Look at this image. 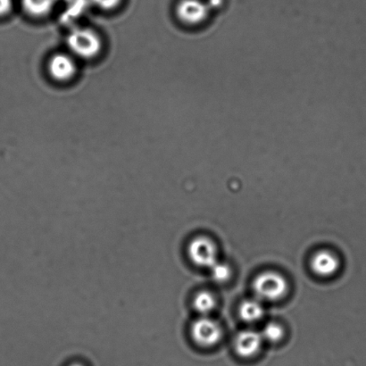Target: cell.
I'll return each instance as SVG.
<instances>
[{
	"label": "cell",
	"mask_w": 366,
	"mask_h": 366,
	"mask_svg": "<svg viewBox=\"0 0 366 366\" xmlns=\"http://www.w3.org/2000/svg\"><path fill=\"white\" fill-rule=\"evenodd\" d=\"M67 41L71 52L80 58H93L100 54L102 48L100 36L89 28L72 29Z\"/></svg>",
	"instance_id": "obj_1"
},
{
	"label": "cell",
	"mask_w": 366,
	"mask_h": 366,
	"mask_svg": "<svg viewBox=\"0 0 366 366\" xmlns=\"http://www.w3.org/2000/svg\"><path fill=\"white\" fill-rule=\"evenodd\" d=\"M253 289L259 298L275 301L285 296L288 292V282L280 273L267 271L256 277Z\"/></svg>",
	"instance_id": "obj_2"
},
{
	"label": "cell",
	"mask_w": 366,
	"mask_h": 366,
	"mask_svg": "<svg viewBox=\"0 0 366 366\" xmlns=\"http://www.w3.org/2000/svg\"><path fill=\"white\" fill-rule=\"evenodd\" d=\"M191 337L201 347H212L222 339L223 329L214 320L201 316L191 325Z\"/></svg>",
	"instance_id": "obj_3"
},
{
	"label": "cell",
	"mask_w": 366,
	"mask_h": 366,
	"mask_svg": "<svg viewBox=\"0 0 366 366\" xmlns=\"http://www.w3.org/2000/svg\"><path fill=\"white\" fill-rule=\"evenodd\" d=\"M188 256L194 265L211 268L217 262L216 244L207 237H197L188 246Z\"/></svg>",
	"instance_id": "obj_4"
},
{
	"label": "cell",
	"mask_w": 366,
	"mask_h": 366,
	"mask_svg": "<svg viewBox=\"0 0 366 366\" xmlns=\"http://www.w3.org/2000/svg\"><path fill=\"white\" fill-rule=\"evenodd\" d=\"M178 18L188 25H197L209 15V8L201 0H181L176 8Z\"/></svg>",
	"instance_id": "obj_5"
},
{
	"label": "cell",
	"mask_w": 366,
	"mask_h": 366,
	"mask_svg": "<svg viewBox=\"0 0 366 366\" xmlns=\"http://www.w3.org/2000/svg\"><path fill=\"white\" fill-rule=\"evenodd\" d=\"M48 72L54 80L67 81L77 74V65L68 55L57 54L48 62Z\"/></svg>",
	"instance_id": "obj_6"
},
{
	"label": "cell",
	"mask_w": 366,
	"mask_h": 366,
	"mask_svg": "<svg viewBox=\"0 0 366 366\" xmlns=\"http://www.w3.org/2000/svg\"><path fill=\"white\" fill-rule=\"evenodd\" d=\"M262 343V334L251 329H247L239 333L234 344L235 351L240 357L249 358L257 354L261 348Z\"/></svg>",
	"instance_id": "obj_7"
},
{
	"label": "cell",
	"mask_w": 366,
	"mask_h": 366,
	"mask_svg": "<svg viewBox=\"0 0 366 366\" xmlns=\"http://www.w3.org/2000/svg\"><path fill=\"white\" fill-rule=\"evenodd\" d=\"M339 267V259L334 254L327 250H321L316 253L311 260V268L319 276L329 277L334 275Z\"/></svg>",
	"instance_id": "obj_8"
},
{
	"label": "cell",
	"mask_w": 366,
	"mask_h": 366,
	"mask_svg": "<svg viewBox=\"0 0 366 366\" xmlns=\"http://www.w3.org/2000/svg\"><path fill=\"white\" fill-rule=\"evenodd\" d=\"M240 315L243 321L255 322L259 321L265 314L261 303L256 299H247L240 306Z\"/></svg>",
	"instance_id": "obj_9"
},
{
	"label": "cell",
	"mask_w": 366,
	"mask_h": 366,
	"mask_svg": "<svg viewBox=\"0 0 366 366\" xmlns=\"http://www.w3.org/2000/svg\"><path fill=\"white\" fill-rule=\"evenodd\" d=\"M58 0H22L25 12L34 18H42L51 12Z\"/></svg>",
	"instance_id": "obj_10"
},
{
	"label": "cell",
	"mask_w": 366,
	"mask_h": 366,
	"mask_svg": "<svg viewBox=\"0 0 366 366\" xmlns=\"http://www.w3.org/2000/svg\"><path fill=\"white\" fill-rule=\"evenodd\" d=\"M216 301L212 293L201 292L194 298L193 306L202 316H207L216 308Z\"/></svg>",
	"instance_id": "obj_11"
},
{
	"label": "cell",
	"mask_w": 366,
	"mask_h": 366,
	"mask_svg": "<svg viewBox=\"0 0 366 366\" xmlns=\"http://www.w3.org/2000/svg\"><path fill=\"white\" fill-rule=\"evenodd\" d=\"M285 334V331L281 325L276 324V322H269L263 328L262 333L263 339L270 342H277L281 341Z\"/></svg>",
	"instance_id": "obj_12"
},
{
	"label": "cell",
	"mask_w": 366,
	"mask_h": 366,
	"mask_svg": "<svg viewBox=\"0 0 366 366\" xmlns=\"http://www.w3.org/2000/svg\"><path fill=\"white\" fill-rule=\"evenodd\" d=\"M210 269L214 281L216 282L228 281L230 277V268L227 263L217 261Z\"/></svg>",
	"instance_id": "obj_13"
},
{
	"label": "cell",
	"mask_w": 366,
	"mask_h": 366,
	"mask_svg": "<svg viewBox=\"0 0 366 366\" xmlns=\"http://www.w3.org/2000/svg\"><path fill=\"white\" fill-rule=\"evenodd\" d=\"M122 0H92L98 8L103 10H111L119 6Z\"/></svg>",
	"instance_id": "obj_14"
},
{
	"label": "cell",
	"mask_w": 366,
	"mask_h": 366,
	"mask_svg": "<svg viewBox=\"0 0 366 366\" xmlns=\"http://www.w3.org/2000/svg\"><path fill=\"white\" fill-rule=\"evenodd\" d=\"M13 8L12 0H0V16L8 15Z\"/></svg>",
	"instance_id": "obj_15"
},
{
	"label": "cell",
	"mask_w": 366,
	"mask_h": 366,
	"mask_svg": "<svg viewBox=\"0 0 366 366\" xmlns=\"http://www.w3.org/2000/svg\"><path fill=\"white\" fill-rule=\"evenodd\" d=\"M71 366H84V365H79V364H74V365H72Z\"/></svg>",
	"instance_id": "obj_16"
}]
</instances>
